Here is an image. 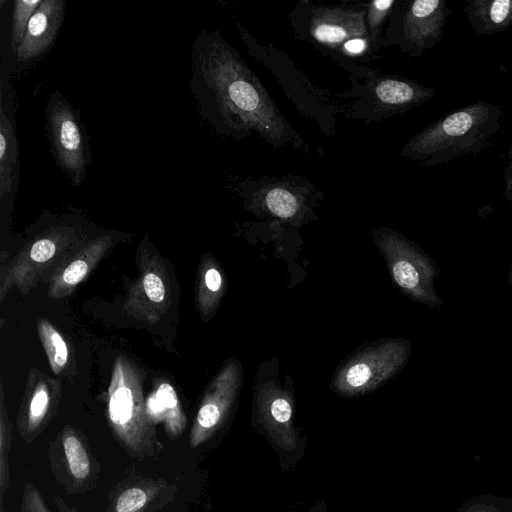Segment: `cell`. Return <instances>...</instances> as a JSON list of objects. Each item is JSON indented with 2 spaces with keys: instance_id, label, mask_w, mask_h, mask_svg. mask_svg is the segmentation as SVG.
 I'll list each match as a JSON object with an SVG mask.
<instances>
[{
  "instance_id": "obj_19",
  "label": "cell",
  "mask_w": 512,
  "mask_h": 512,
  "mask_svg": "<svg viewBox=\"0 0 512 512\" xmlns=\"http://www.w3.org/2000/svg\"><path fill=\"white\" fill-rule=\"evenodd\" d=\"M39 334L53 371L59 373L67 363L68 358V349L64 339L45 321L39 323Z\"/></svg>"
},
{
  "instance_id": "obj_12",
  "label": "cell",
  "mask_w": 512,
  "mask_h": 512,
  "mask_svg": "<svg viewBox=\"0 0 512 512\" xmlns=\"http://www.w3.org/2000/svg\"><path fill=\"white\" fill-rule=\"evenodd\" d=\"M51 404L48 388L39 384L19 414L18 430L24 441H33L43 431L51 416Z\"/></svg>"
},
{
  "instance_id": "obj_5",
  "label": "cell",
  "mask_w": 512,
  "mask_h": 512,
  "mask_svg": "<svg viewBox=\"0 0 512 512\" xmlns=\"http://www.w3.org/2000/svg\"><path fill=\"white\" fill-rule=\"evenodd\" d=\"M46 131L61 170L73 186L82 184L90 163L88 139L79 114L59 91L46 104Z\"/></svg>"
},
{
  "instance_id": "obj_21",
  "label": "cell",
  "mask_w": 512,
  "mask_h": 512,
  "mask_svg": "<svg viewBox=\"0 0 512 512\" xmlns=\"http://www.w3.org/2000/svg\"><path fill=\"white\" fill-rule=\"evenodd\" d=\"M11 445V427L6 414L3 397L1 399L0 414V498L4 497V493L9 486L10 470H9V452Z\"/></svg>"
},
{
  "instance_id": "obj_11",
  "label": "cell",
  "mask_w": 512,
  "mask_h": 512,
  "mask_svg": "<svg viewBox=\"0 0 512 512\" xmlns=\"http://www.w3.org/2000/svg\"><path fill=\"white\" fill-rule=\"evenodd\" d=\"M464 12L477 34L494 35L512 26V0H470Z\"/></svg>"
},
{
  "instance_id": "obj_20",
  "label": "cell",
  "mask_w": 512,
  "mask_h": 512,
  "mask_svg": "<svg viewBox=\"0 0 512 512\" xmlns=\"http://www.w3.org/2000/svg\"><path fill=\"white\" fill-rule=\"evenodd\" d=\"M454 512H512V497L479 494L463 501Z\"/></svg>"
},
{
  "instance_id": "obj_27",
  "label": "cell",
  "mask_w": 512,
  "mask_h": 512,
  "mask_svg": "<svg viewBox=\"0 0 512 512\" xmlns=\"http://www.w3.org/2000/svg\"><path fill=\"white\" fill-rule=\"evenodd\" d=\"M143 286L148 298L159 303L165 298V287L161 278L154 273H147L143 279Z\"/></svg>"
},
{
  "instance_id": "obj_18",
  "label": "cell",
  "mask_w": 512,
  "mask_h": 512,
  "mask_svg": "<svg viewBox=\"0 0 512 512\" xmlns=\"http://www.w3.org/2000/svg\"><path fill=\"white\" fill-rule=\"evenodd\" d=\"M42 0H15L13 2L10 45L16 55L26 33L29 21Z\"/></svg>"
},
{
  "instance_id": "obj_14",
  "label": "cell",
  "mask_w": 512,
  "mask_h": 512,
  "mask_svg": "<svg viewBox=\"0 0 512 512\" xmlns=\"http://www.w3.org/2000/svg\"><path fill=\"white\" fill-rule=\"evenodd\" d=\"M66 470L73 480L74 487H80L91 479L93 463L89 449L73 429H66L61 435Z\"/></svg>"
},
{
  "instance_id": "obj_13",
  "label": "cell",
  "mask_w": 512,
  "mask_h": 512,
  "mask_svg": "<svg viewBox=\"0 0 512 512\" xmlns=\"http://www.w3.org/2000/svg\"><path fill=\"white\" fill-rule=\"evenodd\" d=\"M149 418L161 421L167 433L173 438L181 435L186 425V418L179 406L177 394L169 384H161L155 394L148 399Z\"/></svg>"
},
{
  "instance_id": "obj_25",
  "label": "cell",
  "mask_w": 512,
  "mask_h": 512,
  "mask_svg": "<svg viewBox=\"0 0 512 512\" xmlns=\"http://www.w3.org/2000/svg\"><path fill=\"white\" fill-rule=\"evenodd\" d=\"M89 266L86 260L77 259L70 263L62 273V281L66 286L77 285L86 276Z\"/></svg>"
},
{
  "instance_id": "obj_26",
  "label": "cell",
  "mask_w": 512,
  "mask_h": 512,
  "mask_svg": "<svg viewBox=\"0 0 512 512\" xmlns=\"http://www.w3.org/2000/svg\"><path fill=\"white\" fill-rule=\"evenodd\" d=\"M56 252V245L50 238H41L35 241L30 250V258L35 262H46Z\"/></svg>"
},
{
  "instance_id": "obj_3",
  "label": "cell",
  "mask_w": 512,
  "mask_h": 512,
  "mask_svg": "<svg viewBox=\"0 0 512 512\" xmlns=\"http://www.w3.org/2000/svg\"><path fill=\"white\" fill-rule=\"evenodd\" d=\"M108 415L114 434L135 457H152L159 446L140 388L125 379L117 363L109 390Z\"/></svg>"
},
{
  "instance_id": "obj_16",
  "label": "cell",
  "mask_w": 512,
  "mask_h": 512,
  "mask_svg": "<svg viewBox=\"0 0 512 512\" xmlns=\"http://www.w3.org/2000/svg\"><path fill=\"white\" fill-rule=\"evenodd\" d=\"M263 416L268 419L271 427L280 431L290 429L292 406L284 391L276 389L271 392L272 397L262 394Z\"/></svg>"
},
{
  "instance_id": "obj_9",
  "label": "cell",
  "mask_w": 512,
  "mask_h": 512,
  "mask_svg": "<svg viewBox=\"0 0 512 512\" xmlns=\"http://www.w3.org/2000/svg\"><path fill=\"white\" fill-rule=\"evenodd\" d=\"M65 14V1L42 0L32 15L24 39L15 55L18 64L43 54L56 39Z\"/></svg>"
},
{
  "instance_id": "obj_22",
  "label": "cell",
  "mask_w": 512,
  "mask_h": 512,
  "mask_svg": "<svg viewBox=\"0 0 512 512\" xmlns=\"http://www.w3.org/2000/svg\"><path fill=\"white\" fill-rule=\"evenodd\" d=\"M268 209L281 218H290L298 210L295 196L283 188H274L266 195Z\"/></svg>"
},
{
  "instance_id": "obj_8",
  "label": "cell",
  "mask_w": 512,
  "mask_h": 512,
  "mask_svg": "<svg viewBox=\"0 0 512 512\" xmlns=\"http://www.w3.org/2000/svg\"><path fill=\"white\" fill-rule=\"evenodd\" d=\"M451 11L445 0H416L409 4L402 20L403 38L409 47L421 53L434 47L444 35Z\"/></svg>"
},
{
  "instance_id": "obj_17",
  "label": "cell",
  "mask_w": 512,
  "mask_h": 512,
  "mask_svg": "<svg viewBox=\"0 0 512 512\" xmlns=\"http://www.w3.org/2000/svg\"><path fill=\"white\" fill-rule=\"evenodd\" d=\"M160 488V482H153L151 486L132 485L124 489L114 501V512H142Z\"/></svg>"
},
{
  "instance_id": "obj_32",
  "label": "cell",
  "mask_w": 512,
  "mask_h": 512,
  "mask_svg": "<svg viewBox=\"0 0 512 512\" xmlns=\"http://www.w3.org/2000/svg\"><path fill=\"white\" fill-rule=\"evenodd\" d=\"M0 504H1V506H0V512H4V511H3V504H2V501H1V503H0Z\"/></svg>"
},
{
  "instance_id": "obj_31",
  "label": "cell",
  "mask_w": 512,
  "mask_h": 512,
  "mask_svg": "<svg viewBox=\"0 0 512 512\" xmlns=\"http://www.w3.org/2000/svg\"><path fill=\"white\" fill-rule=\"evenodd\" d=\"M344 47L349 53L359 54L365 49L366 43L361 38H353L348 40Z\"/></svg>"
},
{
  "instance_id": "obj_29",
  "label": "cell",
  "mask_w": 512,
  "mask_h": 512,
  "mask_svg": "<svg viewBox=\"0 0 512 512\" xmlns=\"http://www.w3.org/2000/svg\"><path fill=\"white\" fill-rule=\"evenodd\" d=\"M393 3L394 1L392 0H377L371 3L368 18L371 29H374L380 24Z\"/></svg>"
},
{
  "instance_id": "obj_4",
  "label": "cell",
  "mask_w": 512,
  "mask_h": 512,
  "mask_svg": "<svg viewBox=\"0 0 512 512\" xmlns=\"http://www.w3.org/2000/svg\"><path fill=\"white\" fill-rule=\"evenodd\" d=\"M411 354L409 341L386 339L358 351L336 372L333 389L353 396L377 388L406 364Z\"/></svg>"
},
{
  "instance_id": "obj_15",
  "label": "cell",
  "mask_w": 512,
  "mask_h": 512,
  "mask_svg": "<svg viewBox=\"0 0 512 512\" xmlns=\"http://www.w3.org/2000/svg\"><path fill=\"white\" fill-rule=\"evenodd\" d=\"M435 94L431 88L398 79L383 80L376 87V95L382 102L398 107L421 104Z\"/></svg>"
},
{
  "instance_id": "obj_10",
  "label": "cell",
  "mask_w": 512,
  "mask_h": 512,
  "mask_svg": "<svg viewBox=\"0 0 512 512\" xmlns=\"http://www.w3.org/2000/svg\"><path fill=\"white\" fill-rule=\"evenodd\" d=\"M19 145L13 113L0 108V198L10 201L17 188L19 171Z\"/></svg>"
},
{
  "instance_id": "obj_23",
  "label": "cell",
  "mask_w": 512,
  "mask_h": 512,
  "mask_svg": "<svg viewBox=\"0 0 512 512\" xmlns=\"http://www.w3.org/2000/svg\"><path fill=\"white\" fill-rule=\"evenodd\" d=\"M340 20L331 19L326 21H320L313 29L314 36L321 42L325 43H338L341 42L347 36L353 35L349 33L353 30H349L346 24H342Z\"/></svg>"
},
{
  "instance_id": "obj_2",
  "label": "cell",
  "mask_w": 512,
  "mask_h": 512,
  "mask_svg": "<svg viewBox=\"0 0 512 512\" xmlns=\"http://www.w3.org/2000/svg\"><path fill=\"white\" fill-rule=\"evenodd\" d=\"M498 104L477 101L435 121L407 143L403 154L428 165L478 154L494 142L502 123Z\"/></svg>"
},
{
  "instance_id": "obj_6",
  "label": "cell",
  "mask_w": 512,
  "mask_h": 512,
  "mask_svg": "<svg viewBox=\"0 0 512 512\" xmlns=\"http://www.w3.org/2000/svg\"><path fill=\"white\" fill-rule=\"evenodd\" d=\"M379 243L393 280L401 291L415 302L430 308H442L443 300L434 288L439 274L436 262L400 235L385 234Z\"/></svg>"
},
{
  "instance_id": "obj_24",
  "label": "cell",
  "mask_w": 512,
  "mask_h": 512,
  "mask_svg": "<svg viewBox=\"0 0 512 512\" xmlns=\"http://www.w3.org/2000/svg\"><path fill=\"white\" fill-rule=\"evenodd\" d=\"M20 512H50L41 494L31 483L25 485Z\"/></svg>"
},
{
  "instance_id": "obj_28",
  "label": "cell",
  "mask_w": 512,
  "mask_h": 512,
  "mask_svg": "<svg viewBox=\"0 0 512 512\" xmlns=\"http://www.w3.org/2000/svg\"><path fill=\"white\" fill-rule=\"evenodd\" d=\"M507 162L504 168V180H505V189L503 196L510 202L512 205V143L506 155ZM507 284L512 288V265L510 266V270L507 274Z\"/></svg>"
},
{
  "instance_id": "obj_30",
  "label": "cell",
  "mask_w": 512,
  "mask_h": 512,
  "mask_svg": "<svg viewBox=\"0 0 512 512\" xmlns=\"http://www.w3.org/2000/svg\"><path fill=\"white\" fill-rule=\"evenodd\" d=\"M204 281L206 287L212 292L219 291L222 285L221 274L216 268H210L206 271Z\"/></svg>"
},
{
  "instance_id": "obj_1",
  "label": "cell",
  "mask_w": 512,
  "mask_h": 512,
  "mask_svg": "<svg viewBox=\"0 0 512 512\" xmlns=\"http://www.w3.org/2000/svg\"><path fill=\"white\" fill-rule=\"evenodd\" d=\"M190 88L200 109L218 128L227 130L234 117L260 116L268 108L260 89L248 79L236 55L215 32L203 31L191 52Z\"/></svg>"
},
{
  "instance_id": "obj_7",
  "label": "cell",
  "mask_w": 512,
  "mask_h": 512,
  "mask_svg": "<svg viewBox=\"0 0 512 512\" xmlns=\"http://www.w3.org/2000/svg\"><path fill=\"white\" fill-rule=\"evenodd\" d=\"M240 384L241 371L235 364L227 366L218 375L191 428L189 441L192 448L206 442L220 427L236 399Z\"/></svg>"
}]
</instances>
